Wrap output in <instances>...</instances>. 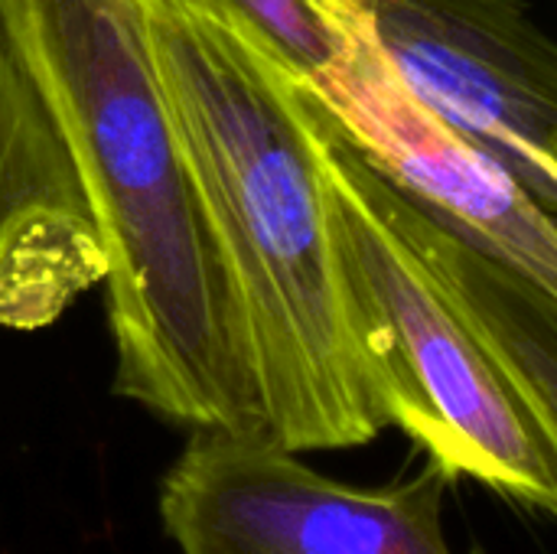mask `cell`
Here are the masks:
<instances>
[{"label": "cell", "mask_w": 557, "mask_h": 554, "mask_svg": "<svg viewBox=\"0 0 557 554\" xmlns=\"http://www.w3.org/2000/svg\"><path fill=\"white\" fill-rule=\"evenodd\" d=\"M0 33L104 242L114 392L189 431L264 434L242 313L140 0H0Z\"/></svg>", "instance_id": "obj_1"}, {"label": "cell", "mask_w": 557, "mask_h": 554, "mask_svg": "<svg viewBox=\"0 0 557 554\" xmlns=\"http://www.w3.org/2000/svg\"><path fill=\"white\" fill-rule=\"evenodd\" d=\"M245 327L264 434L300 451L392 428L336 251L313 91L193 0H140Z\"/></svg>", "instance_id": "obj_2"}, {"label": "cell", "mask_w": 557, "mask_h": 554, "mask_svg": "<svg viewBox=\"0 0 557 554\" xmlns=\"http://www.w3.org/2000/svg\"><path fill=\"white\" fill-rule=\"evenodd\" d=\"M313 91V88H310ZM336 251L392 428L450 483L557 516V451L385 199V180L313 95Z\"/></svg>", "instance_id": "obj_3"}, {"label": "cell", "mask_w": 557, "mask_h": 554, "mask_svg": "<svg viewBox=\"0 0 557 554\" xmlns=\"http://www.w3.org/2000/svg\"><path fill=\"white\" fill-rule=\"evenodd\" d=\"M450 477L428 467L392 487H349L264 434L193 431L160 487L183 554H454Z\"/></svg>", "instance_id": "obj_4"}, {"label": "cell", "mask_w": 557, "mask_h": 554, "mask_svg": "<svg viewBox=\"0 0 557 554\" xmlns=\"http://www.w3.org/2000/svg\"><path fill=\"white\" fill-rule=\"evenodd\" d=\"M401 82L557 219V42L516 0H359Z\"/></svg>", "instance_id": "obj_5"}, {"label": "cell", "mask_w": 557, "mask_h": 554, "mask_svg": "<svg viewBox=\"0 0 557 554\" xmlns=\"http://www.w3.org/2000/svg\"><path fill=\"white\" fill-rule=\"evenodd\" d=\"M313 95L398 193L557 291L555 216L401 82L369 16L346 62Z\"/></svg>", "instance_id": "obj_6"}, {"label": "cell", "mask_w": 557, "mask_h": 554, "mask_svg": "<svg viewBox=\"0 0 557 554\" xmlns=\"http://www.w3.org/2000/svg\"><path fill=\"white\" fill-rule=\"evenodd\" d=\"M104 278L78 173L0 33V330L52 327Z\"/></svg>", "instance_id": "obj_7"}, {"label": "cell", "mask_w": 557, "mask_h": 554, "mask_svg": "<svg viewBox=\"0 0 557 554\" xmlns=\"http://www.w3.org/2000/svg\"><path fill=\"white\" fill-rule=\"evenodd\" d=\"M385 180V176H382ZM385 199L457 310L503 366L557 451V291L506 255L411 202L385 180Z\"/></svg>", "instance_id": "obj_8"}, {"label": "cell", "mask_w": 557, "mask_h": 554, "mask_svg": "<svg viewBox=\"0 0 557 554\" xmlns=\"http://www.w3.org/2000/svg\"><path fill=\"white\" fill-rule=\"evenodd\" d=\"M258 49H264L284 72L304 85H323L352 52L366 10L359 0H193Z\"/></svg>", "instance_id": "obj_9"}]
</instances>
